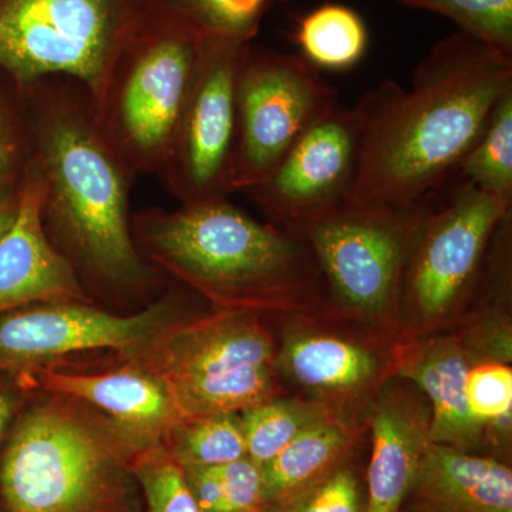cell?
<instances>
[{
	"mask_svg": "<svg viewBox=\"0 0 512 512\" xmlns=\"http://www.w3.org/2000/svg\"><path fill=\"white\" fill-rule=\"evenodd\" d=\"M248 43L205 36L190 94L158 177L180 205L234 194L237 82Z\"/></svg>",
	"mask_w": 512,
	"mask_h": 512,
	"instance_id": "obj_9",
	"label": "cell"
},
{
	"mask_svg": "<svg viewBox=\"0 0 512 512\" xmlns=\"http://www.w3.org/2000/svg\"><path fill=\"white\" fill-rule=\"evenodd\" d=\"M338 103V90L301 55L248 43L237 82L234 192L264 181Z\"/></svg>",
	"mask_w": 512,
	"mask_h": 512,
	"instance_id": "obj_7",
	"label": "cell"
},
{
	"mask_svg": "<svg viewBox=\"0 0 512 512\" xmlns=\"http://www.w3.org/2000/svg\"><path fill=\"white\" fill-rule=\"evenodd\" d=\"M372 434L365 512H400L433 444L431 416L409 397L387 393L373 410Z\"/></svg>",
	"mask_w": 512,
	"mask_h": 512,
	"instance_id": "obj_16",
	"label": "cell"
},
{
	"mask_svg": "<svg viewBox=\"0 0 512 512\" xmlns=\"http://www.w3.org/2000/svg\"><path fill=\"white\" fill-rule=\"evenodd\" d=\"M453 20L461 32L512 55V0H400Z\"/></svg>",
	"mask_w": 512,
	"mask_h": 512,
	"instance_id": "obj_28",
	"label": "cell"
},
{
	"mask_svg": "<svg viewBox=\"0 0 512 512\" xmlns=\"http://www.w3.org/2000/svg\"><path fill=\"white\" fill-rule=\"evenodd\" d=\"M456 173L477 190L512 201V90L498 101Z\"/></svg>",
	"mask_w": 512,
	"mask_h": 512,
	"instance_id": "obj_24",
	"label": "cell"
},
{
	"mask_svg": "<svg viewBox=\"0 0 512 512\" xmlns=\"http://www.w3.org/2000/svg\"><path fill=\"white\" fill-rule=\"evenodd\" d=\"M349 444L348 430L333 417L302 431L262 467L265 507L284 503L328 476Z\"/></svg>",
	"mask_w": 512,
	"mask_h": 512,
	"instance_id": "obj_19",
	"label": "cell"
},
{
	"mask_svg": "<svg viewBox=\"0 0 512 512\" xmlns=\"http://www.w3.org/2000/svg\"><path fill=\"white\" fill-rule=\"evenodd\" d=\"M264 512H365L355 474L348 468L332 471L281 504L266 505Z\"/></svg>",
	"mask_w": 512,
	"mask_h": 512,
	"instance_id": "obj_29",
	"label": "cell"
},
{
	"mask_svg": "<svg viewBox=\"0 0 512 512\" xmlns=\"http://www.w3.org/2000/svg\"><path fill=\"white\" fill-rule=\"evenodd\" d=\"M25 92L47 238L82 284L113 292L147 289L160 275L131 231L136 175L97 133L89 89L73 77L47 76Z\"/></svg>",
	"mask_w": 512,
	"mask_h": 512,
	"instance_id": "obj_2",
	"label": "cell"
},
{
	"mask_svg": "<svg viewBox=\"0 0 512 512\" xmlns=\"http://www.w3.org/2000/svg\"><path fill=\"white\" fill-rule=\"evenodd\" d=\"M181 471L188 490L201 512H225L224 490L217 468L185 467L181 468Z\"/></svg>",
	"mask_w": 512,
	"mask_h": 512,
	"instance_id": "obj_32",
	"label": "cell"
},
{
	"mask_svg": "<svg viewBox=\"0 0 512 512\" xmlns=\"http://www.w3.org/2000/svg\"><path fill=\"white\" fill-rule=\"evenodd\" d=\"M140 0H0V70L20 87L47 76L99 90Z\"/></svg>",
	"mask_w": 512,
	"mask_h": 512,
	"instance_id": "obj_6",
	"label": "cell"
},
{
	"mask_svg": "<svg viewBox=\"0 0 512 512\" xmlns=\"http://www.w3.org/2000/svg\"><path fill=\"white\" fill-rule=\"evenodd\" d=\"M171 311L168 301L130 316L113 315L84 302L19 309L0 319V367L36 366L93 349L144 352L170 326Z\"/></svg>",
	"mask_w": 512,
	"mask_h": 512,
	"instance_id": "obj_12",
	"label": "cell"
},
{
	"mask_svg": "<svg viewBox=\"0 0 512 512\" xmlns=\"http://www.w3.org/2000/svg\"><path fill=\"white\" fill-rule=\"evenodd\" d=\"M293 39L299 55L318 70L342 72L355 67L369 46V32L362 16L339 3H326L303 15Z\"/></svg>",
	"mask_w": 512,
	"mask_h": 512,
	"instance_id": "obj_21",
	"label": "cell"
},
{
	"mask_svg": "<svg viewBox=\"0 0 512 512\" xmlns=\"http://www.w3.org/2000/svg\"><path fill=\"white\" fill-rule=\"evenodd\" d=\"M147 349L154 352L151 373L163 383L275 366L274 342L249 309H224L208 319L167 328Z\"/></svg>",
	"mask_w": 512,
	"mask_h": 512,
	"instance_id": "obj_14",
	"label": "cell"
},
{
	"mask_svg": "<svg viewBox=\"0 0 512 512\" xmlns=\"http://www.w3.org/2000/svg\"><path fill=\"white\" fill-rule=\"evenodd\" d=\"M43 384L50 392L76 397L109 414L130 434L133 457L158 444L160 434L183 420L167 386L144 370L123 369L92 376L49 372L43 376Z\"/></svg>",
	"mask_w": 512,
	"mask_h": 512,
	"instance_id": "obj_15",
	"label": "cell"
},
{
	"mask_svg": "<svg viewBox=\"0 0 512 512\" xmlns=\"http://www.w3.org/2000/svg\"><path fill=\"white\" fill-rule=\"evenodd\" d=\"M467 403L481 423L508 416L512 412V370L505 363H481L468 370Z\"/></svg>",
	"mask_w": 512,
	"mask_h": 512,
	"instance_id": "obj_30",
	"label": "cell"
},
{
	"mask_svg": "<svg viewBox=\"0 0 512 512\" xmlns=\"http://www.w3.org/2000/svg\"><path fill=\"white\" fill-rule=\"evenodd\" d=\"M12 413V397L0 393V439H2L3 430H5L6 424L9 423L10 417H12Z\"/></svg>",
	"mask_w": 512,
	"mask_h": 512,
	"instance_id": "obj_34",
	"label": "cell"
},
{
	"mask_svg": "<svg viewBox=\"0 0 512 512\" xmlns=\"http://www.w3.org/2000/svg\"><path fill=\"white\" fill-rule=\"evenodd\" d=\"M131 231L151 265L228 309L299 301L322 274L301 232L262 224L229 198L147 208Z\"/></svg>",
	"mask_w": 512,
	"mask_h": 512,
	"instance_id": "obj_3",
	"label": "cell"
},
{
	"mask_svg": "<svg viewBox=\"0 0 512 512\" xmlns=\"http://www.w3.org/2000/svg\"><path fill=\"white\" fill-rule=\"evenodd\" d=\"M512 90V55L458 30L407 89L384 80L352 107L359 136L349 202L407 207L440 194Z\"/></svg>",
	"mask_w": 512,
	"mask_h": 512,
	"instance_id": "obj_1",
	"label": "cell"
},
{
	"mask_svg": "<svg viewBox=\"0 0 512 512\" xmlns=\"http://www.w3.org/2000/svg\"><path fill=\"white\" fill-rule=\"evenodd\" d=\"M19 187L0 191V234L9 227L18 207Z\"/></svg>",
	"mask_w": 512,
	"mask_h": 512,
	"instance_id": "obj_33",
	"label": "cell"
},
{
	"mask_svg": "<svg viewBox=\"0 0 512 512\" xmlns=\"http://www.w3.org/2000/svg\"><path fill=\"white\" fill-rule=\"evenodd\" d=\"M285 372L302 386L322 392H348L365 386L376 372L369 350L332 336H298L281 353Z\"/></svg>",
	"mask_w": 512,
	"mask_h": 512,
	"instance_id": "obj_20",
	"label": "cell"
},
{
	"mask_svg": "<svg viewBox=\"0 0 512 512\" xmlns=\"http://www.w3.org/2000/svg\"><path fill=\"white\" fill-rule=\"evenodd\" d=\"M357 154L355 116L338 103L264 181L244 192L284 228H301L349 202Z\"/></svg>",
	"mask_w": 512,
	"mask_h": 512,
	"instance_id": "obj_11",
	"label": "cell"
},
{
	"mask_svg": "<svg viewBox=\"0 0 512 512\" xmlns=\"http://www.w3.org/2000/svg\"><path fill=\"white\" fill-rule=\"evenodd\" d=\"M165 434L164 448L180 468L218 467L247 457L241 421L234 414L184 419Z\"/></svg>",
	"mask_w": 512,
	"mask_h": 512,
	"instance_id": "obj_22",
	"label": "cell"
},
{
	"mask_svg": "<svg viewBox=\"0 0 512 512\" xmlns=\"http://www.w3.org/2000/svg\"><path fill=\"white\" fill-rule=\"evenodd\" d=\"M177 13L205 36L251 43L275 0H140Z\"/></svg>",
	"mask_w": 512,
	"mask_h": 512,
	"instance_id": "obj_25",
	"label": "cell"
},
{
	"mask_svg": "<svg viewBox=\"0 0 512 512\" xmlns=\"http://www.w3.org/2000/svg\"><path fill=\"white\" fill-rule=\"evenodd\" d=\"M437 197L407 207L346 202L295 231L311 245L338 301L376 316L396 299L414 241Z\"/></svg>",
	"mask_w": 512,
	"mask_h": 512,
	"instance_id": "obj_8",
	"label": "cell"
},
{
	"mask_svg": "<svg viewBox=\"0 0 512 512\" xmlns=\"http://www.w3.org/2000/svg\"><path fill=\"white\" fill-rule=\"evenodd\" d=\"M32 163L25 87L0 70V191L19 187Z\"/></svg>",
	"mask_w": 512,
	"mask_h": 512,
	"instance_id": "obj_26",
	"label": "cell"
},
{
	"mask_svg": "<svg viewBox=\"0 0 512 512\" xmlns=\"http://www.w3.org/2000/svg\"><path fill=\"white\" fill-rule=\"evenodd\" d=\"M217 468L224 490L225 512H256L265 507L264 471L251 458Z\"/></svg>",
	"mask_w": 512,
	"mask_h": 512,
	"instance_id": "obj_31",
	"label": "cell"
},
{
	"mask_svg": "<svg viewBox=\"0 0 512 512\" xmlns=\"http://www.w3.org/2000/svg\"><path fill=\"white\" fill-rule=\"evenodd\" d=\"M256 512H264V511L261 510V511H256Z\"/></svg>",
	"mask_w": 512,
	"mask_h": 512,
	"instance_id": "obj_35",
	"label": "cell"
},
{
	"mask_svg": "<svg viewBox=\"0 0 512 512\" xmlns=\"http://www.w3.org/2000/svg\"><path fill=\"white\" fill-rule=\"evenodd\" d=\"M0 495L6 512H144L126 450L49 406L20 421L0 468Z\"/></svg>",
	"mask_w": 512,
	"mask_h": 512,
	"instance_id": "obj_5",
	"label": "cell"
},
{
	"mask_svg": "<svg viewBox=\"0 0 512 512\" xmlns=\"http://www.w3.org/2000/svg\"><path fill=\"white\" fill-rule=\"evenodd\" d=\"M42 201V180L30 163L15 217L0 234V315L35 303L86 302L79 275L47 238Z\"/></svg>",
	"mask_w": 512,
	"mask_h": 512,
	"instance_id": "obj_13",
	"label": "cell"
},
{
	"mask_svg": "<svg viewBox=\"0 0 512 512\" xmlns=\"http://www.w3.org/2000/svg\"><path fill=\"white\" fill-rule=\"evenodd\" d=\"M205 35L140 2L92 99L97 133L134 175H158L190 94Z\"/></svg>",
	"mask_w": 512,
	"mask_h": 512,
	"instance_id": "obj_4",
	"label": "cell"
},
{
	"mask_svg": "<svg viewBox=\"0 0 512 512\" xmlns=\"http://www.w3.org/2000/svg\"><path fill=\"white\" fill-rule=\"evenodd\" d=\"M332 417L325 404L266 400L239 417L247 457L264 467L313 424Z\"/></svg>",
	"mask_w": 512,
	"mask_h": 512,
	"instance_id": "obj_23",
	"label": "cell"
},
{
	"mask_svg": "<svg viewBox=\"0 0 512 512\" xmlns=\"http://www.w3.org/2000/svg\"><path fill=\"white\" fill-rule=\"evenodd\" d=\"M130 467L143 493L144 512H201L183 471L163 444L141 450L131 458Z\"/></svg>",
	"mask_w": 512,
	"mask_h": 512,
	"instance_id": "obj_27",
	"label": "cell"
},
{
	"mask_svg": "<svg viewBox=\"0 0 512 512\" xmlns=\"http://www.w3.org/2000/svg\"><path fill=\"white\" fill-rule=\"evenodd\" d=\"M511 207L512 201L461 181L443 205L430 208L403 275L421 318H443L460 301Z\"/></svg>",
	"mask_w": 512,
	"mask_h": 512,
	"instance_id": "obj_10",
	"label": "cell"
},
{
	"mask_svg": "<svg viewBox=\"0 0 512 512\" xmlns=\"http://www.w3.org/2000/svg\"><path fill=\"white\" fill-rule=\"evenodd\" d=\"M470 369L467 349L456 339L429 340L403 352L400 373L430 399L433 443L468 451L484 439L485 424L467 403Z\"/></svg>",
	"mask_w": 512,
	"mask_h": 512,
	"instance_id": "obj_18",
	"label": "cell"
},
{
	"mask_svg": "<svg viewBox=\"0 0 512 512\" xmlns=\"http://www.w3.org/2000/svg\"><path fill=\"white\" fill-rule=\"evenodd\" d=\"M407 512H512V471L495 458L431 444Z\"/></svg>",
	"mask_w": 512,
	"mask_h": 512,
	"instance_id": "obj_17",
	"label": "cell"
}]
</instances>
